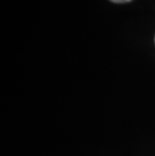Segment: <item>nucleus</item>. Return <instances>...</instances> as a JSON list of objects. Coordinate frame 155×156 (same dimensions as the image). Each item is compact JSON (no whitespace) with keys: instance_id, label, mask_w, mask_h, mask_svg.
I'll list each match as a JSON object with an SVG mask.
<instances>
[{"instance_id":"nucleus-1","label":"nucleus","mask_w":155,"mask_h":156,"mask_svg":"<svg viewBox=\"0 0 155 156\" xmlns=\"http://www.w3.org/2000/svg\"><path fill=\"white\" fill-rule=\"evenodd\" d=\"M110 1L114 3H125V2H130L132 0H110Z\"/></svg>"}]
</instances>
